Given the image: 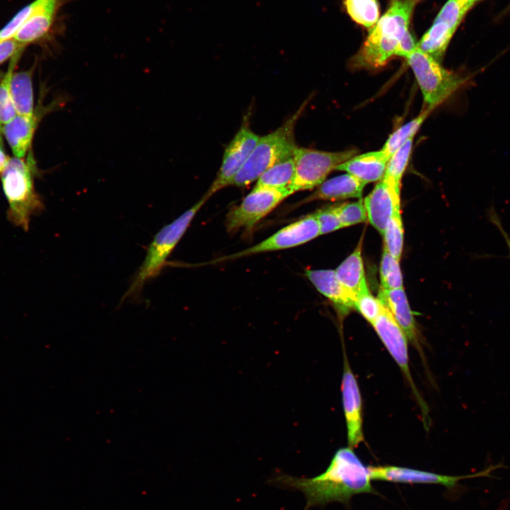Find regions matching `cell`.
<instances>
[{"label": "cell", "instance_id": "27", "mask_svg": "<svg viewBox=\"0 0 510 510\" xmlns=\"http://www.w3.org/2000/svg\"><path fill=\"white\" fill-rule=\"evenodd\" d=\"M413 138H409L390 157L383 178L396 187L400 188L401 180L411 154Z\"/></svg>", "mask_w": 510, "mask_h": 510}, {"label": "cell", "instance_id": "41", "mask_svg": "<svg viewBox=\"0 0 510 510\" xmlns=\"http://www.w3.org/2000/svg\"><path fill=\"white\" fill-rule=\"evenodd\" d=\"M2 135H3V125L0 123V149H2V147L4 146L3 144V139H2Z\"/></svg>", "mask_w": 510, "mask_h": 510}, {"label": "cell", "instance_id": "12", "mask_svg": "<svg viewBox=\"0 0 510 510\" xmlns=\"http://www.w3.org/2000/svg\"><path fill=\"white\" fill-rule=\"evenodd\" d=\"M400 188L382 178L363 200L369 222L382 235L395 212L400 209Z\"/></svg>", "mask_w": 510, "mask_h": 510}, {"label": "cell", "instance_id": "3", "mask_svg": "<svg viewBox=\"0 0 510 510\" xmlns=\"http://www.w3.org/2000/svg\"><path fill=\"white\" fill-rule=\"evenodd\" d=\"M1 178L8 203V220L16 227L27 232L33 215L43 208L36 193L30 165L18 157L8 158Z\"/></svg>", "mask_w": 510, "mask_h": 510}, {"label": "cell", "instance_id": "14", "mask_svg": "<svg viewBox=\"0 0 510 510\" xmlns=\"http://www.w3.org/2000/svg\"><path fill=\"white\" fill-rule=\"evenodd\" d=\"M65 0H36V6L14 39L26 46L50 34L57 14Z\"/></svg>", "mask_w": 510, "mask_h": 510}, {"label": "cell", "instance_id": "31", "mask_svg": "<svg viewBox=\"0 0 510 510\" xmlns=\"http://www.w3.org/2000/svg\"><path fill=\"white\" fill-rule=\"evenodd\" d=\"M335 207L343 227L364 222L368 217L363 200L361 199Z\"/></svg>", "mask_w": 510, "mask_h": 510}, {"label": "cell", "instance_id": "9", "mask_svg": "<svg viewBox=\"0 0 510 510\" xmlns=\"http://www.w3.org/2000/svg\"><path fill=\"white\" fill-rule=\"evenodd\" d=\"M320 235L314 214L309 215L279 230L262 242L219 261L234 259L259 253L292 248L303 244Z\"/></svg>", "mask_w": 510, "mask_h": 510}, {"label": "cell", "instance_id": "11", "mask_svg": "<svg viewBox=\"0 0 510 510\" xmlns=\"http://www.w3.org/2000/svg\"><path fill=\"white\" fill-rule=\"evenodd\" d=\"M503 467L502 464L492 465L477 473L461 476L444 475L392 465L369 466V470L372 480L398 483L436 484L453 488L461 480L489 477L492 470Z\"/></svg>", "mask_w": 510, "mask_h": 510}, {"label": "cell", "instance_id": "32", "mask_svg": "<svg viewBox=\"0 0 510 510\" xmlns=\"http://www.w3.org/2000/svg\"><path fill=\"white\" fill-rule=\"evenodd\" d=\"M384 307L379 298L373 296L368 289L359 294L355 302V308L371 324L381 314Z\"/></svg>", "mask_w": 510, "mask_h": 510}, {"label": "cell", "instance_id": "16", "mask_svg": "<svg viewBox=\"0 0 510 510\" xmlns=\"http://www.w3.org/2000/svg\"><path fill=\"white\" fill-rule=\"evenodd\" d=\"M306 276L317 290L327 297L341 314L355 308V298L338 280L334 270H307Z\"/></svg>", "mask_w": 510, "mask_h": 510}, {"label": "cell", "instance_id": "4", "mask_svg": "<svg viewBox=\"0 0 510 510\" xmlns=\"http://www.w3.org/2000/svg\"><path fill=\"white\" fill-rule=\"evenodd\" d=\"M305 104L278 129L260 137L242 169L234 177L232 184L245 187L256 181L260 176L278 162L293 155L295 127L303 111Z\"/></svg>", "mask_w": 510, "mask_h": 510}, {"label": "cell", "instance_id": "6", "mask_svg": "<svg viewBox=\"0 0 510 510\" xmlns=\"http://www.w3.org/2000/svg\"><path fill=\"white\" fill-rule=\"evenodd\" d=\"M425 102L434 108L459 89L465 79L443 67L418 47L407 57Z\"/></svg>", "mask_w": 510, "mask_h": 510}, {"label": "cell", "instance_id": "38", "mask_svg": "<svg viewBox=\"0 0 510 510\" xmlns=\"http://www.w3.org/2000/svg\"><path fill=\"white\" fill-rule=\"evenodd\" d=\"M487 213H488V217H489V221L495 227H497V228L500 231L504 240L506 241V245L508 246L509 252V257H510V237H509V235L507 234L506 231L503 227V225L501 222V220H500L497 212L495 211V210L493 207L490 208L488 210Z\"/></svg>", "mask_w": 510, "mask_h": 510}, {"label": "cell", "instance_id": "33", "mask_svg": "<svg viewBox=\"0 0 510 510\" xmlns=\"http://www.w3.org/2000/svg\"><path fill=\"white\" fill-rule=\"evenodd\" d=\"M36 6V0L24 6L0 30V41L13 38Z\"/></svg>", "mask_w": 510, "mask_h": 510}, {"label": "cell", "instance_id": "40", "mask_svg": "<svg viewBox=\"0 0 510 510\" xmlns=\"http://www.w3.org/2000/svg\"><path fill=\"white\" fill-rule=\"evenodd\" d=\"M8 157L4 154L3 150L0 149V174L3 171Z\"/></svg>", "mask_w": 510, "mask_h": 510}, {"label": "cell", "instance_id": "18", "mask_svg": "<svg viewBox=\"0 0 510 510\" xmlns=\"http://www.w3.org/2000/svg\"><path fill=\"white\" fill-rule=\"evenodd\" d=\"M365 183L351 174H346L333 177L322 182L317 190L301 203L314 200H339L351 198H361Z\"/></svg>", "mask_w": 510, "mask_h": 510}, {"label": "cell", "instance_id": "17", "mask_svg": "<svg viewBox=\"0 0 510 510\" xmlns=\"http://www.w3.org/2000/svg\"><path fill=\"white\" fill-rule=\"evenodd\" d=\"M389 158L380 149L361 154H356L339 165L336 169L346 171L366 184L381 180L385 172Z\"/></svg>", "mask_w": 510, "mask_h": 510}, {"label": "cell", "instance_id": "42", "mask_svg": "<svg viewBox=\"0 0 510 510\" xmlns=\"http://www.w3.org/2000/svg\"><path fill=\"white\" fill-rule=\"evenodd\" d=\"M414 6H415L421 0H409Z\"/></svg>", "mask_w": 510, "mask_h": 510}, {"label": "cell", "instance_id": "21", "mask_svg": "<svg viewBox=\"0 0 510 510\" xmlns=\"http://www.w3.org/2000/svg\"><path fill=\"white\" fill-rule=\"evenodd\" d=\"M35 127V116L18 114L3 125V134L16 157L23 159L25 157L30 146Z\"/></svg>", "mask_w": 510, "mask_h": 510}, {"label": "cell", "instance_id": "2", "mask_svg": "<svg viewBox=\"0 0 510 510\" xmlns=\"http://www.w3.org/2000/svg\"><path fill=\"white\" fill-rule=\"evenodd\" d=\"M414 6L409 0H392L385 13L370 30L362 47L353 57L357 67L378 68L395 55L399 42L409 30Z\"/></svg>", "mask_w": 510, "mask_h": 510}, {"label": "cell", "instance_id": "15", "mask_svg": "<svg viewBox=\"0 0 510 510\" xmlns=\"http://www.w3.org/2000/svg\"><path fill=\"white\" fill-rule=\"evenodd\" d=\"M342 399L347 425L348 443L355 448L363 441L362 402L356 378L347 362H344L342 378Z\"/></svg>", "mask_w": 510, "mask_h": 510}, {"label": "cell", "instance_id": "35", "mask_svg": "<svg viewBox=\"0 0 510 510\" xmlns=\"http://www.w3.org/2000/svg\"><path fill=\"white\" fill-rule=\"evenodd\" d=\"M314 215L319 225L320 235L343 227L335 206L318 210Z\"/></svg>", "mask_w": 510, "mask_h": 510}, {"label": "cell", "instance_id": "10", "mask_svg": "<svg viewBox=\"0 0 510 510\" xmlns=\"http://www.w3.org/2000/svg\"><path fill=\"white\" fill-rule=\"evenodd\" d=\"M260 136L243 125L227 146L217 176L204 195L208 199L218 191L231 186L246 162Z\"/></svg>", "mask_w": 510, "mask_h": 510}, {"label": "cell", "instance_id": "36", "mask_svg": "<svg viewBox=\"0 0 510 510\" xmlns=\"http://www.w3.org/2000/svg\"><path fill=\"white\" fill-rule=\"evenodd\" d=\"M24 47L14 38L0 41V64L7 59L20 54Z\"/></svg>", "mask_w": 510, "mask_h": 510}, {"label": "cell", "instance_id": "5", "mask_svg": "<svg viewBox=\"0 0 510 510\" xmlns=\"http://www.w3.org/2000/svg\"><path fill=\"white\" fill-rule=\"evenodd\" d=\"M208 200L204 196L172 222L164 226L154 236L147 249L143 263L137 271L122 301L137 296L144 283L157 276L164 267L166 259L177 245L192 220Z\"/></svg>", "mask_w": 510, "mask_h": 510}, {"label": "cell", "instance_id": "22", "mask_svg": "<svg viewBox=\"0 0 510 510\" xmlns=\"http://www.w3.org/2000/svg\"><path fill=\"white\" fill-rule=\"evenodd\" d=\"M11 94L17 114L34 116L32 69L13 74Z\"/></svg>", "mask_w": 510, "mask_h": 510}, {"label": "cell", "instance_id": "30", "mask_svg": "<svg viewBox=\"0 0 510 510\" xmlns=\"http://www.w3.org/2000/svg\"><path fill=\"white\" fill-rule=\"evenodd\" d=\"M17 57H19V54L12 59L8 69L0 83V123L2 125L17 115L11 94V80L17 62Z\"/></svg>", "mask_w": 510, "mask_h": 510}, {"label": "cell", "instance_id": "23", "mask_svg": "<svg viewBox=\"0 0 510 510\" xmlns=\"http://www.w3.org/2000/svg\"><path fill=\"white\" fill-rule=\"evenodd\" d=\"M295 174L293 155L285 158L265 171L254 188H289Z\"/></svg>", "mask_w": 510, "mask_h": 510}, {"label": "cell", "instance_id": "43", "mask_svg": "<svg viewBox=\"0 0 510 510\" xmlns=\"http://www.w3.org/2000/svg\"><path fill=\"white\" fill-rule=\"evenodd\" d=\"M477 1H479V0H477Z\"/></svg>", "mask_w": 510, "mask_h": 510}, {"label": "cell", "instance_id": "26", "mask_svg": "<svg viewBox=\"0 0 510 510\" xmlns=\"http://www.w3.org/2000/svg\"><path fill=\"white\" fill-rule=\"evenodd\" d=\"M432 109V108L428 107L416 118L403 125L389 136L381 149L389 159L403 143L409 138L414 136Z\"/></svg>", "mask_w": 510, "mask_h": 510}, {"label": "cell", "instance_id": "25", "mask_svg": "<svg viewBox=\"0 0 510 510\" xmlns=\"http://www.w3.org/2000/svg\"><path fill=\"white\" fill-rule=\"evenodd\" d=\"M347 13L356 23L370 30L379 20L377 0H343Z\"/></svg>", "mask_w": 510, "mask_h": 510}, {"label": "cell", "instance_id": "24", "mask_svg": "<svg viewBox=\"0 0 510 510\" xmlns=\"http://www.w3.org/2000/svg\"><path fill=\"white\" fill-rule=\"evenodd\" d=\"M454 33L455 30L446 23L434 21L417 43V47L439 62Z\"/></svg>", "mask_w": 510, "mask_h": 510}, {"label": "cell", "instance_id": "28", "mask_svg": "<svg viewBox=\"0 0 510 510\" xmlns=\"http://www.w3.org/2000/svg\"><path fill=\"white\" fill-rule=\"evenodd\" d=\"M400 260L392 256L384 247L380 266L381 288L393 290L403 288Z\"/></svg>", "mask_w": 510, "mask_h": 510}, {"label": "cell", "instance_id": "39", "mask_svg": "<svg viewBox=\"0 0 510 510\" xmlns=\"http://www.w3.org/2000/svg\"><path fill=\"white\" fill-rule=\"evenodd\" d=\"M463 11L466 13L475 4L477 0H456Z\"/></svg>", "mask_w": 510, "mask_h": 510}, {"label": "cell", "instance_id": "7", "mask_svg": "<svg viewBox=\"0 0 510 510\" xmlns=\"http://www.w3.org/2000/svg\"><path fill=\"white\" fill-rule=\"evenodd\" d=\"M356 154V149L333 152L297 146L293 153L295 174L289 190L294 193L318 187L332 171Z\"/></svg>", "mask_w": 510, "mask_h": 510}, {"label": "cell", "instance_id": "13", "mask_svg": "<svg viewBox=\"0 0 510 510\" xmlns=\"http://www.w3.org/2000/svg\"><path fill=\"white\" fill-rule=\"evenodd\" d=\"M372 325L389 353L408 379L411 387L420 402V397L415 389L409 371L407 340L404 332L385 306Z\"/></svg>", "mask_w": 510, "mask_h": 510}, {"label": "cell", "instance_id": "19", "mask_svg": "<svg viewBox=\"0 0 510 510\" xmlns=\"http://www.w3.org/2000/svg\"><path fill=\"white\" fill-rule=\"evenodd\" d=\"M378 298L392 313L407 337L412 343L416 344L415 322L403 288L393 290L380 288Z\"/></svg>", "mask_w": 510, "mask_h": 510}, {"label": "cell", "instance_id": "29", "mask_svg": "<svg viewBox=\"0 0 510 510\" xmlns=\"http://www.w3.org/2000/svg\"><path fill=\"white\" fill-rule=\"evenodd\" d=\"M385 248L395 258L400 259L403 248L404 231L400 209L397 210L382 235Z\"/></svg>", "mask_w": 510, "mask_h": 510}, {"label": "cell", "instance_id": "20", "mask_svg": "<svg viewBox=\"0 0 510 510\" xmlns=\"http://www.w3.org/2000/svg\"><path fill=\"white\" fill-rule=\"evenodd\" d=\"M362 245L361 238L355 250L335 270L338 280L355 299L368 289L361 255Z\"/></svg>", "mask_w": 510, "mask_h": 510}, {"label": "cell", "instance_id": "1", "mask_svg": "<svg viewBox=\"0 0 510 510\" xmlns=\"http://www.w3.org/2000/svg\"><path fill=\"white\" fill-rule=\"evenodd\" d=\"M371 480L369 466L366 467L348 447L339 449L328 468L317 476L298 478L281 475L276 476L273 483L302 492L306 498L303 510H309L332 502L348 504L358 494H378Z\"/></svg>", "mask_w": 510, "mask_h": 510}, {"label": "cell", "instance_id": "8", "mask_svg": "<svg viewBox=\"0 0 510 510\" xmlns=\"http://www.w3.org/2000/svg\"><path fill=\"white\" fill-rule=\"evenodd\" d=\"M291 194L289 188H253L239 205L227 214V231L234 233L242 229L251 230Z\"/></svg>", "mask_w": 510, "mask_h": 510}, {"label": "cell", "instance_id": "37", "mask_svg": "<svg viewBox=\"0 0 510 510\" xmlns=\"http://www.w3.org/2000/svg\"><path fill=\"white\" fill-rule=\"evenodd\" d=\"M416 47L417 44L413 36L410 32L407 30L399 42L395 55L407 58L414 51Z\"/></svg>", "mask_w": 510, "mask_h": 510}, {"label": "cell", "instance_id": "34", "mask_svg": "<svg viewBox=\"0 0 510 510\" xmlns=\"http://www.w3.org/2000/svg\"><path fill=\"white\" fill-rule=\"evenodd\" d=\"M465 13L456 0H448L443 6L434 21L442 22L455 31Z\"/></svg>", "mask_w": 510, "mask_h": 510}]
</instances>
